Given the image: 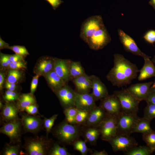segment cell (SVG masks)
I'll use <instances>...</instances> for the list:
<instances>
[{
    "instance_id": "obj_1",
    "label": "cell",
    "mask_w": 155,
    "mask_h": 155,
    "mask_svg": "<svg viewBox=\"0 0 155 155\" xmlns=\"http://www.w3.org/2000/svg\"><path fill=\"white\" fill-rule=\"evenodd\" d=\"M113 61V66L106 76L113 86L119 88L126 86L136 78L140 71L135 64L118 53L114 55Z\"/></svg>"
},
{
    "instance_id": "obj_2",
    "label": "cell",
    "mask_w": 155,
    "mask_h": 155,
    "mask_svg": "<svg viewBox=\"0 0 155 155\" xmlns=\"http://www.w3.org/2000/svg\"><path fill=\"white\" fill-rule=\"evenodd\" d=\"M83 127L69 123L66 121L59 124L53 133L60 142L65 145H73L82 134Z\"/></svg>"
},
{
    "instance_id": "obj_3",
    "label": "cell",
    "mask_w": 155,
    "mask_h": 155,
    "mask_svg": "<svg viewBox=\"0 0 155 155\" xmlns=\"http://www.w3.org/2000/svg\"><path fill=\"white\" fill-rule=\"evenodd\" d=\"M104 25L102 18L100 15L92 16L88 18L82 24L80 38L86 43L94 33Z\"/></svg>"
},
{
    "instance_id": "obj_4",
    "label": "cell",
    "mask_w": 155,
    "mask_h": 155,
    "mask_svg": "<svg viewBox=\"0 0 155 155\" xmlns=\"http://www.w3.org/2000/svg\"><path fill=\"white\" fill-rule=\"evenodd\" d=\"M113 94L120 101L122 112L127 113H137L140 101L132 95L126 89L115 91Z\"/></svg>"
},
{
    "instance_id": "obj_5",
    "label": "cell",
    "mask_w": 155,
    "mask_h": 155,
    "mask_svg": "<svg viewBox=\"0 0 155 155\" xmlns=\"http://www.w3.org/2000/svg\"><path fill=\"white\" fill-rule=\"evenodd\" d=\"M108 142L114 152H125L138 145L134 138L130 135L120 133H117Z\"/></svg>"
},
{
    "instance_id": "obj_6",
    "label": "cell",
    "mask_w": 155,
    "mask_h": 155,
    "mask_svg": "<svg viewBox=\"0 0 155 155\" xmlns=\"http://www.w3.org/2000/svg\"><path fill=\"white\" fill-rule=\"evenodd\" d=\"M25 147L28 155H46L48 154L51 147V142L38 137L29 140L26 143Z\"/></svg>"
},
{
    "instance_id": "obj_7",
    "label": "cell",
    "mask_w": 155,
    "mask_h": 155,
    "mask_svg": "<svg viewBox=\"0 0 155 155\" xmlns=\"http://www.w3.org/2000/svg\"><path fill=\"white\" fill-rule=\"evenodd\" d=\"M139 118L137 113H127L122 112L117 117V133L130 135Z\"/></svg>"
},
{
    "instance_id": "obj_8",
    "label": "cell",
    "mask_w": 155,
    "mask_h": 155,
    "mask_svg": "<svg viewBox=\"0 0 155 155\" xmlns=\"http://www.w3.org/2000/svg\"><path fill=\"white\" fill-rule=\"evenodd\" d=\"M111 40V36L104 25L94 33L86 43L92 49L98 51L104 48Z\"/></svg>"
},
{
    "instance_id": "obj_9",
    "label": "cell",
    "mask_w": 155,
    "mask_h": 155,
    "mask_svg": "<svg viewBox=\"0 0 155 155\" xmlns=\"http://www.w3.org/2000/svg\"><path fill=\"white\" fill-rule=\"evenodd\" d=\"M98 127L101 139L108 142L117 134V117L106 114Z\"/></svg>"
},
{
    "instance_id": "obj_10",
    "label": "cell",
    "mask_w": 155,
    "mask_h": 155,
    "mask_svg": "<svg viewBox=\"0 0 155 155\" xmlns=\"http://www.w3.org/2000/svg\"><path fill=\"white\" fill-rule=\"evenodd\" d=\"M100 100L99 106L103 108L106 114L117 117L122 112L120 101L113 94H109Z\"/></svg>"
},
{
    "instance_id": "obj_11",
    "label": "cell",
    "mask_w": 155,
    "mask_h": 155,
    "mask_svg": "<svg viewBox=\"0 0 155 155\" xmlns=\"http://www.w3.org/2000/svg\"><path fill=\"white\" fill-rule=\"evenodd\" d=\"M92 93H79L76 92L74 106L78 110L90 111L97 106Z\"/></svg>"
},
{
    "instance_id": "obj_12",
    "label": "cell",
    "mask_w": 155,
    "mask_h": 155,
    "mask_svg": "<svg viewBox=\"0 0 155 155\" xmlns=\"http://www.w3.org/2000/svg\"><path fill=\"white\" fill-rule=\"evenodd\" d=\"M117 31L119 40L126 51L143 58L147 55L140 50L132 38L121 29Z\"/></svg>"
},
{
    "instance_id": "obj_13",
    "label": "cell",
    "mask_w": 155,
    "mask_h": 155,
    "mask_svg": "<svg viewBox=\"0 0 155 155\" xmlns=\"http://www.w3.org/2000/svg\"><path fill=\"white\" fill-rule=\"evenodd\" d=\"M64 109L75 106L76 92L67 84L55 93Z\"/></svg>"
},
{
    "instance_id": "obj_14",
    "label": "cell",
    "mask_w": 155,
    "mask_h": 155,
    "mask_svg": "<svg viewBox=\"0 0 155 155\" xmlns=\"http://www.w3.org/2000/svg\"><path fill=\"white\" fill-rule=\"evenodd\" d=\"M54 58L47 56L41 57L38 59L34 68L36 75L44 77L54 69Z\"/></svg>"
},
{
    "instance_id": "obj_15",
    "label": "cell",
    "mask_w": 155,
    "mask_h": 155,
    "mask_svg": "<svg viewBox=\"0 0 155 155\" xmlns=\"http://www.w3.org/2000/svg\"><path fill=\"white\" fill-rule=\"evenodd\" d=\"M153 82H149L132 84L126 89L129 93L140 101L145 100Z\"/></svg>"
},
{
    "instance_id": "obj_16",
    "label": "cell",
    "mask_w": 155,
    "mask_h": 155,
    "mask_svg": "<svg viewBox=\"0 0 155 155\" xmlns=\"http://www.w3.org/2000/svg\"><path fill=\"white\" fill-rule=\"evenodd\" d=\"M21 123L18 119L9 121L0 129V133L7 135L12 141H18L20 136Z\"/></svg>"
},
{
    "instance_id": "obj_17",
    "label": "cell",
    "mask_w": 155,
    "mask_h": 155,
    "mask_svg": "<svg viewBox=\"0 0 155 155\" xmlns=\"http://www.w3.org/2000/svg\"><path fill=\"white\" fill-rule=\"evenodd\" d=\"M54 70L67 84L71 80L70 65L71 60L54 58Z\"/></svg>"
},
{
    "instance_id": "obj_18",
    "label": "cell",
    "mask_w": 155,
    "mask_h": 155,
    "mask_svg": "<svg viewBox=\"0 0 155 155\" xmlns=\"http://www.w3.org/2000/svg\"><path fill=\"white\" fill-rule=\"evenodd\" d=\"M92 82V89L93 95L96 101L106 97L109 94L105 84L97 76H90Z\"/></svg>"
},
{
    "instance_id": "obj_19",
    "label": "cell",
    "mask_w": 155,
    "mask_h": 155,
    "mask_svg": "<svg viewBox=\"0 0 155 155\" xmlns=\"http://www.w3.org/2000/svg\"><path fill=\"white\" fill-rule=\"evenodd\" d=\"M106 113L100 106H96L89 111L87 118L83 126L98 127L106 115Z\"/></svg>"
},
{
    "instance_id": "obj_20",
    "label": "cell",
    "mask_w": 155,
    "mask_h": 155,
    "mask_svg": "<svg viewBox=\"0 0 155 155\" xmlns=\"http://www.w3.org/2000/svg\"><path fill=\"white\" fill-rule=\"evenodd\" d=\"M22 123L24 129L31 132L38 131L42 124V120L40 117L27 115L22 116Z\"/></svg>"
},
{
    "instance_id": "obj_21",
    "label": "cell",
    "mask_w": 155,
    "mask_h": 155,
    "mask_svg": "<svg viewBox=\"0 0 155 155\" xmlns=\"http://www.w3.org/2000/svg\"><path fill=\"white\" fill-rule=\"evenodd\" d=\"M72 80L77 92L79 93H88L92 89V82L90 76L85 73Z\"/></svg>"
},
{
    "instance_id": "obj_22",
    "label": "cell",
    "mask_w": 155,
    "mask_h": 155,
    "mask_svg": "<svg viewBox=\"0 0 155 155\" xmlns=\"http://www.w3.org/2000/svg\"><path fill=\"white\" fill-rule=\"evenodd\" d=\"M147 55L143 58L144 61V65L140 71L138 80L140 81L145 80L152 77H155V66L150 58Z\"/></svg>"
},
{
    "instance_id": "obj_23",
    "label": "cell",
    "mask_w": 155,
    "mask_h": 155,
    "mask_svg": "<svg viewBox=\"0 0 155 155\" xmlns=\"http://www.w3.org/2000/svg\"><path fill=\"white\" fill-rule=\"evenodd\" d=\"M44 77L50 87L55 93L67 84L63 81L54 69Z\"/></svg>"
},
{
    "instance_id": "obj_24",
    "label": "cell",
    "mask_w": 155,
    "mask_h": 155,
    "mask_svg": "<svg viewBox=\"0 0 155 155\" xmlns=\"http://www.w3.org/2000/svg\"><path fill=\"white\" fill-rule=\"evenodd\" d=\"M82 135L86 142L91 145H95L100 133L98 127L83 126Z\"/></svg>"
},
{
    "instance_id": "obj_25",
    "label": "cell",
    "mask_w": 155,
    "mask_h": 155,
    "mask_svg": "<svg viewBox=\"0 0 155 155\" xmlns=\"http://www.w3.org/2000/svg\"><path fill=\"white\" fill-rule=\"evenodd\" d=\"M2 109V115L6 121H9L17 119L19 110L17 106L7 102Z\"/></svg>"
},
{
    "instance_id": "obj_26",
    "label": "cell",
    "mask_w": 155,
    "mask_h": 155,
    "mask_svg": "<svg viewBox=\"0 0 155 155\" xmlns=\"http://www.w3.org/2000/svg\"><path fill=\"white\" fill-rule=\"evenodd\" d=\"M150 121L144 117H140L133 129L132 133H139L144 134L153 131L150 126Z\"/></svg>"
},
{
    "instance_id": "obj_27",
    "label": "cell",
    "mask_w": 155,
    "mask_h": 155,
    "mask_svg": "<svg viewBox=\"0 0 155 155\" xmlns=\"http://www.w3.org/2000/svg\"><path fill=\"white\" fill-rule=\"evenodd\" d=\"M36 100L33 94L30 93L23 94L20 95L18 99L17 106L20 111H24L27 106L36 104Z\"/></svg>"
},
{
    "instance_id": "obj_28",
    "label": "cell",
    "mask_w": 155,
    "mask_h": 155,
    "mask_svg": "<svg viewBox=\"0 0 155 155\" xmlns=\"http://www.w3.org/2000/svg\"><path fill=\"white\" fill-rule=\"evenodd\" d=\"M24 75L22 70L9 69L7 73L6 81L17 84L23 78Z\"/></svg>"
},
{
    "instance_id": "obj_29",
    "label": "cell",
    "mask_w": 155,
    "mask_h": 155,
    "mask_svg": "<svg viewBox=\"0 0 155 155\" xmlns=\"http://www.w3.org/2000/svg\"><path fill=\"white\" fill-rule=\"evenodd\" d=\"M71 80L82 75L85 73L80 62L71 61L70 65Z\"/></svg>"
},
{
    "instance_id": "obj_30",
    "label": "cell",
    "mask_w": 155,
    "mask_h": 155,
    "mask_svg": "<svg viewBox=\"0 0 155 155\" xmlns=\"http://www.w3.org/2000/svg\"><path fill=\"white\" fill-rule=\"evenodd\" d=\"M153 152L147 145L146 146H136L125 152L126 155H150Z\"/></svg>"
},
{
    "instance_id": "obj_31",
    "label": "cell",
    "mask_w": 155,
    "mask_h": 155,
    "mask_svg": "<svg viewBox=\"0 0 155 155\" xmlns=\"http://www.w3.org/2000/svg\"><path fill=\"white\" fill-rule=\"evenodd\" d=\"M78 109L75 106L64 109V113L65 121L69 123L75 124V118Z\"/></svg>"
},
{
    "instance_id": "obj_32",
    "label": "cell",
    "mask_w": 155,
    "mask_h": 155,
    "mask_svg": "<svg viewBox=\"0 0 155 155\" xmlns=\"http://www.w3.org/2000/svg\"><path fill=\"white\" fill-rule=\"evenodd\" d=\"M142 138L153 152L155 151V132L153 131L142 134Z\"/></svg>"
},
{
    "instance_id": "obj_33",
    "label": "cell",
    "mask_w": 155,
    "mask_h": 155,
    "mask_svg": "<svg viewBox=\"0 0 155 155\" xmlns=\"http://www.w3.org/2000/svg\"><path fill=\"white\" fill-rule=\"evenodd\" d=\"M72 145L74 149L79 151L82 155H86L88 152H92L91 150L87 147L85 141L79 139L75 141Z\"/></svg>"
},
{
    "instance_id": "obj_34",
    "label": "cell",
    "mask_w": 155,
    "mask_h": 155,
    "mask_svg": "<svg viewBox=\"0 0 155 155\" xmlns=\"http://www.w3.org/2000/svg\"><path fill=\"white\" fill-rule=\"evenodd\" d=\"M50 155H71L65 148L62 147L55 143L52 146L48 153Z\"/></svg>"
},
{
    "instance_id": "obj_35",
    "label": "cell",
    "mask_w": 155,
    "mask_h": 155,
    "mask_svg": "<svg viewBox=\"0 0 155 155\" xmlns=\"http://www.w3.org/2000/svg\"><path fill=\"white\" fill-rule=\"evenodd\" d=\"M147 104L144 110V117L151 121L155 118V104L146 102Z\"/></svg>"
},
{
    "instance_id": "obj_36",
    "label": "cell",
    "mask_w": 155,
    "mask_h": 155,
    "mask_svg": "<svg viewBox=\"0 0 155 155\" xmlns=\"http://www.w3.org/2000/svg\"><path fill=\"white\" fill-rule=\"evenodd\" d=\"M89 111L78 110L75 118V124L83 126Z\"/></svg>"
},
{
    "instance_id": "obj_37",
    "label": "cell",
    "mask_w": 155,
    "mask_h": 155,
    "mask_svg": "<svg viewBox=\"0 0 155 155\" xmlns=\"http://www.w3.org/2000/svg\"><path fill=\"white\" fill-rule=\"evenodd\" d=\"M7 49L11 50L15 54L19 55L23 57H26L29 55L27 49L24 46L20 45L9 46Z\"/></svg>"
},
{
    "instance_id": "obj_38",
    "label": "cell",
    "mask_w": 155,
    "mask_h": 155,
    "mask_svg": "<svg viewBox=\"0 0 155 155\" xmlns=\"http://www.w3.org/2000/svg\"><path fill=\"white\" fill-rule=\"evenodd\" d=\"M58 115L57 114H55L49 118H45L44 119V124L46 130L47 135H48L51 131Z\"/></svg>"
},
{
    "instance_id": "obj_39",
    "label": "cell",
    "mask_w": 155,
    "mask_h": 155,
    "mask_svg": "<svg viewBox=\"0 0 155 155\" xmlns=\"http://www.w3.org/2000/svg\"><path fill=\"white\" fill-rule=\"evenodd\" d=\"M19 96L18 94L15 91L7 90L5 93L4 98L6 101L9 102L18 100Z\"/></svg>"
},
{
    "instance_id": "obj_40",
    "label": "cell",
    "mask_w": 155,
    "mask_h": 155,
    "mask_svg": "<svg viewBox=\"0 0 155 155\" xmlns=\"http://www.w3.org/2000/svg\"><path fill=\"white\" fill-rule=\"evenodd\" d=\"M19 152V147L15 145H8L5 148L3 153L4 155H17Z\"/></svg>"
},
{
    "instance_id": "obj_41",
    "label": "cell",
    "mask_w": 155,
    "mask_h": 155,
    "mask_svg": "<svg viewBox=\"0 0 155 155\" xmlns=\"http://www.w3.org/2000/svg\"><path fill=\"white\" fill-rule=\"evenodd\" d=\"M7 68L9 69H24L27 68L26 63L25 61L11 62Z\"/></svg>"
},
{
    "instance_id": "obj_42",
    "label": "cell",
    "mask_w": 155,
    "mask_h": 155,
    "mask_svg": "<svg viewBox=\"0 0 155 155\" xmlns=\"http://www.w3.org/2000/svg\"><path fill=\"white\" fill-rule=\"evenodd\" d=\"M11 62L9 55L0 53V63L1 68H7Z\"/></svg>"
},
{
    "instance_id": "obj_43",
    "label": "cell",
    "mask_w": 155,
    "mask_h": 155,
    "mask_svg": "<svg viewBox=\"0 0 155 155\" xmlns=\"http://www.w3.org/2000/svg\"><path fill=\"white\" fill-rule=\"evenodd\" d=\"M143 38L148 43L153 44L155 42V30H151L148 31L145 34Z\"/></svg>"
},
{
    "instance_id": "obj_44",
    "label": "cell",
    "mask_w": 155,
    "mask_h": 155,
    "mask_svg": "<svg viewBox=\"0 0 155 155\" xmlns=\"http://www.w3.org/2000/svg\"><path fill=\"white\" fill-rule=\"evenodd\" d=\"M24 111L30 115H34L38 113V108L36 104H31L27 106Z\"/></svg>"
},
{
    "instance_id": "obj_45",
    "label": "cell",
    "mask_w": 155,
    "mask_h": 155,
    "mask_svg": "<svg viewBox=\"0 0 155 155\" xmlns=\"http://www.w3.org/2000/svg\"><path fill=\"white\" fill-rule=\"evenodd\" d=\"M155 104V89L151 87L148 95L145 100Z\"/></svg>"
},
{
    "instance_id": "obj_46",
    "label": "cell",
    "mask_w": 155,
    "mask_h": 155,
    "mask_svg": "<svg viewBox=\"0 0 155 155\" xmlns=\"http://www.w3.org/2000/svg\"><path fill=\"white\" fill-rule=\"evenodd\" d=\"M39 77V75H36L33 77L30 86V93L32 94H33L36 90Z\"/></svg>"
},
{
    "instance_id": "obj_47",
    "label": "cell",
    "mask_w": 155,
    "mask_h": 155,
    "mask_svg": "<svg viewBox=\"0 0 155 155\" xmlns=\"http://www.w3.org/2000/svg\"><path fill=\"white\" fill-rule=\"evenodd\" d=\"M51 6L54 10L56 9L63 2L61 0H45Z\"/></svg>"
},
{
    "instance_id": "obj_48",
    "label": "cell",
    "mask_w": 155,
    "mask_h": 155,
    "mask_svg": "<svg viewBox=\"0 0 155 155\" xmlns=\"http://www.w3.org/2000/svg\"><path fill=\"white\" fill-rule=\"evenodd\" d=\"M9 56L11 62H16L20 61H24V57L18 54L9 55Z\"/></svg>"
},
{
    "instance_id": "obj_49",
    "label": "cell",
    "mask_w": 155,
    "mask_h": 155,
    "mask_svg": "<svg viewBox=\"0 0 155 155\" xmlns=\"http://www.w3.org/2000/svg\"><path fill=\"white\" fill-rule=\"evenodd\" d=\"M17 84L9 82L6 81L5 84V88L9 90L15 91L17 88Z\"/></svg>"
},
{
    "instance_id": "obj_50",
    "label": "cell",
    "mask_w": 155,
    "mask_h": 155,
    "mask_svg": "<svg viewBox=\"0 0 155 155\" xmlns=\"http://www.w3.org/2000/svg\"><path fill=\"white\" fill-rule=\"evenodd\" d=\"M5 78V75L4 73L0 71V89L1 90L3 88Z\"/></svg>"
},
{
    "instance_id": "obj_51",
    "label": "cell",
    "mask_w": 155,
    "mask_h": 155,
    "mask_svg": "<svg viewBox=\"0 0 155 155\" xmlns=\"http://www.w3.org/2000/svg\"><path fill=\"white\" fill-rule=\"evenodd\" d=\"M9 44L6 42L0 37V50L4 49H7L9 46Z\"/></svg>"
},
{
    "instance_id": "obj_52",
    "label": "cell",
    "mask_w": 155,
    "mask_h": 155,
    "mask_svg": "<svg viewBox=\"0 0 155 155\" xmlns=\"http://www.w3.org/2000/svg\"><path fill=\"white\" fill-rule=\"evenodd\" d=\"M91 155H108V153L104 150H103L102 151H95Z\"/></svg>"
},
{
    "instance_id": "obj_53",
    "label": "cell",
    "mask_w": 155,
    "mask_h": 155,
    "mask_svg": "<svg viewBox=\"0 0 155 155\" xmlns=\"http://www.w3.org/2000/svg\"><path fill=\"white\" fill-rule=\"evenodd\" d=\"M149 3L155 10V0H150Z\"/></svg>"
},
{
    "instance_id": "obj_54",
    "label": "cell",
    "mask_w": 155,
    "mask_h": 155,
    "mask_svg": "<svg viewBox=\"0 0 155 155\" xmlns=\"http://www.w3.org/2000/svg\"><path fill=\"white\" fill-rule=\"evenodd\" d=\"M152 61L153 62L155 66V56L152 59Z\"/></svg>"
},
{
    "instance_id": "obj_55",
    "label": "cell",
    "mask_w": 155,
    "mask_h": 155,
    "mask_svg": "<svg viewBox=\"0 0 155 155\" xmlns=\"http://www.w3.org/2000/svg\"><path fill=\"white\" fill-rule=\"evenodd\" d=\"M4 106L2 104V103L0 101V109H2L3 107Z\"/></svg>"
},
{
    "instance_id": "obj_56",
    "label": "cell",
    "mask_w": 155,
    "mask_h": 155,
    "mask_svg": "<svg viewBox=\"0 0 155 155\" xmlns=\"http://www.w3.org/2000/svg\"><path fill=\"white\" fill-rule=\"evenodd\" d=\"M152 86L155 89V80L153 82V84Z\"/></svg>"
}]
</instances>
